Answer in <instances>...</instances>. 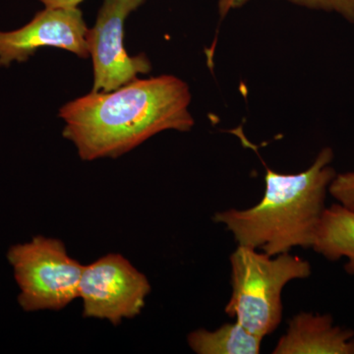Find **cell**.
<instances>
[{
	"mask_svg": "<svg viewBox=\"0 0 354 354\" xmlns=\"http://www.w3.org/2000/svg\"><path fill=\"white\" fill-rule=\"evenodd\" d=\"M187 84L176 76L139 80L111 92H92L62 106L64 138L83 160L118 158L165 130L189 131Z\"/></svg>",
	"mask_w": 354,
	"mask_h": 354,
	"instance_id": "1",
	"label": "cell"
},
{
	"mask_svg": "<svg viewBox=\"0 0 354 354\" xmlns=\"http://www.w3.org/2000/svg\"><path fill=\"white\" fill-rule=\"evenodd\" d=\"M334 152L324 148L306 171L283 174L266 169L264 196L252 208L228 209L214 220L223 223L239 246L269 256L295 247L312 248L325 209V199L337 176L330 162Z\"/></svg>",
	"mask_w": 354,
	"mask_h": 354,
	"instance_id": "2",
	"label": "cell"
},
{
	"mask_svg": "<svg viewBox=\"0 0 354 354\" xmlns=\"http://www.w3.org/2000/svg\"><path fill=\"white\" fill-rule=\"evenodd\" d=\"M230 261L232 293L225 313L253 335L264 339L281 324L283 288L295 279L308 278L311 266L290 252L269 256L239 245Z\"/></svg>",
	"mask_w": 354,
	"mask_h": 354,
	"instance_id": "3",
	"label": "cell"
},
{
	"mask_svg": "<svg viewBox=\"0 0 354 354\" xmlns=\"http://www.w3.org/2000/svg\"><path fill=\"white\" fill-rule=\"evenodd\" d=\"M16 283L18 302L26 312L59 311L79 297L84 266L70 257L64 242L36 236L7 252Z\"/></svg>",
	"mask_w": 354,
	"mask_h": 354,
	"instance_id": "4",
	"label": "cell"
},
{
	"mask_svg": "<svg viewBox=\"0 0 354 354\" xmlns=\"http://www.w3.org/2000/svg\"><path fill=\"white\" fill-rule=\"evenodd\" d=\"M150 292L145 274L120 254H109L84 266L79 283L83 316L108 320L114 326L138 316Z\"/></svg>",
	"mask_w": 354,
	"mask_h": 354,
	"instance_id": "5",
	"label": "cell"
},
{
	"mask_svg": "<svg viewBox=\"0 0 354 354\" xmlns=\"http://www.w3.org/2000/svg\"><path fill=\"white\" fill-rule=\"evenodd\" d=\"M145 0H104L93 29H88V53L93 60L92 92H111L152 70L145 55L130 57L124 46L128 15Z\"/></svg>",
	"mask_w": 354,
	"mask_h": 354,
	"instance_id": "6",
	"label": "cell"
},
{
	"mask_svg": "<svg viewBox=\"0 0 354 354\" xmlns=\"http://www.w3.org/2000/svg\"><path fill=\"white\" fill-rule=\"evenodd\" d=\"M88 32L78 7H46L21 29L0 32V66L26 62L44 46L88 58Z\"/></svg>",
	"mask_w": 354,
	"mask_h": 354,
	"instance_id": "7",
	"label": "cell"
},
{
	"mask_svg": "<svg viewBox=\"0 0 354 354\" xmlns=\"http://www.w3.org/2000/svg\"><path fill=\"white\" fill-rule=\"evenodd\" d=\"M274 354H354V332L335 326L330 315L301 312L288 322Z\"/></svg>",
	"mask_w": 354,
	"mask_h": 354,
	"instance_id": "8",
	"label": "cell"
},
{
	"mask_svg": "<svg viewBox=\"0 0 354 354\" xmlns=\"http://www.w3.org/2000/svg\"><path fill=\"white\" fill-rule=\"evenodd\" d=\"M312 248L330 261L346 258L344 269L354 274V212L341 204L324 209Z\"/></svg>",
	"mask_w": 354,
	"mask_h": 354,
	"instance_id": "9",
	"label": "cell"
},
{
	"mask_svg": "<svg viewBox=\"0 0 354 354\" xmlns=\"http://www.w3.org/2000/svg\"><path fill=\"white\" fill-rule=\"evenodd\" d=\"M188 344L198 354H258L262 337L241 324H223L215 330L198 329L188 335Z\"/></svg>",
	"mask_w": 354,
	"mask_h": 354,
	"instance_id": "10",
	"label": "cell"
},
{
	"mask_svg": "<svg viewBox=\"0 0 354 354\" xmlns=\"http://www.w3.org/2000/svg\"><path fill=\"white\" fill-rule=\"evenodd\" d=\"M297 6L334 12L354 24V0H286Z\"/></svg>",
	"mask_w": 354,
	"mask_h": 354,
	"instance_id": "11",
	"label": "cell"
},
{
	"mask_svg": "<svg viewBox=\"0 0 354 354\" xmlns=\"http://www.w3.org/2000/svg\"><path fill=\"white\" fill-rule=\"evenodd\" d=\"M329 193L339 204L354 212V171L337 174L330 184Z\"/></svg>",
	"mask_w": 354,
	"mask_h": 354,
	"instance_id": "12",
	"label": "cell"
},
{
	"mask_svg": "<svg viewBox=\"0 0 354 354\" xmlns=\"http://www.w3.org/2000/svg\"><path fill=\"white\" fill-rule=\"evenodd\" d=\"M46 7H78L83 0H41Z\"/></svg>",
	"mask_w": 354,
	"mask_h": 354,
	"instance_id": "13",
	"label": "cell"
}]
</instances>
